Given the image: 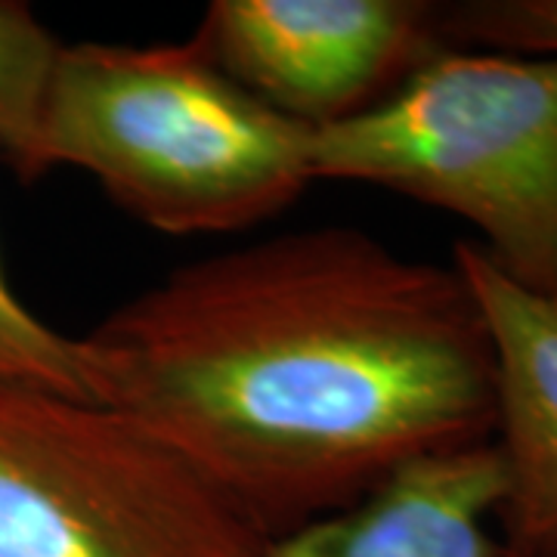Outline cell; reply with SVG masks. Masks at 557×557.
<instances>
[{
	"label": "cell",
	"instance_id": "cell-1",
	"mask_svg": "<svg viewBox=\"0 0 557 557\" xmlns=\"http://www.w3.org/2000/svg\"><path fill=\"white\" fill-rule=\"evenodd\" d=\"M97 403L143 421L267 539L418 458L493 440L496 357L456 263L307 226L183 263L81 335Z\"/></svg>",
	"mask_w": 557,
	"mask_h": 557
},
{
	"label": "cell",
	"instance_id": "cell-7",
	"mask_svg": "<svg viewBox=\"0 0 557 557\" xmlns=\"http://www.w3.org/2000/svg\"><path fill=\"white\" fill-rule=\"evenodd\" d=\"M496 446L418 458L338 515L267 539L260 557H515L496 536Z\"/></svg>",
	"mask_w": 557,
	"mask_h": 557
},
{
	"label": "cell",
	"instance_id": "cell-10",
	"mask_svg": "<svg viewBox=\"0 0 557 557\" xmlns=\"http://www.w3.org/2000/svg\"><path fill=\"white\" fill-rule=\"evenodd\" d=\"M449 47L557 57V0H465L443 3Z\"/></svg>",
	"mask_w": 557,
	"mask_h": 557
},
{
	"label": "cell",
	"instance_id": "cell-5",
	"mask_svg": "<svg viewBox=\"0 0 557 557\" xmlns=\"http://www.w3.org/2000/svg\"><path fill=\"white\" fill-rule=\"evenodd\" d=\"M193 38L313 134L372 112L449 47L443 3L431 0H214Z\"/></svg>",
	"mask_w": 557,
	"mask_h": 557
},
{
	"label": "cell",
	"instance_id": "cell-8",
	"mask_svg": "<svg viewBox=\"0 0 557 557\" xmlns=\"http://www.w3.org/2000/svg\"><path fill=\"white\" fill-rule=\"evenodd\" d=\"M62 44L22 0H0V161L22 183L47 177L44 131Z\"/></svg>",
	"mask_w": 557,
	"mask_h": 557
},
{
	"label": "cell",
	"instance_id": "cell-6",
	"mask_svg": "<svg viewBox=\"0 0 557 557\" xmlns=\"http://www.w3.org/2000/svg\"><path fill=\"white\" fill-rule=\"evenodd\" d=\"M453 263L496 357V536L515 557H557V307L508 282L471 239L453 245Z\"/></svg>",
	"mask_w": 557,
	"mask_h": 557
},
{
	"label": "cell",
	"instance_id": "cell-3",
	"mask_svg": "<svg viewBox=\"0 0 557 557\" xmlns=\"http://www.w3.org/2000/svg\"><path fill=\"white\" fill-rule=\"evenodd\" d=\"M310 168L471 223L502 276L557 307V57L446 47L372 112L317 131Z\"/></svg>",
	"mask_w": 557,
	"mask_h": 557
},
{
	"label": "cell",
	"instance_id": "cell-4",
	"mask_svg": "<svg viewBox=\"0 0 557 557\" xmlns=\"http://www.w3.org/2000/svg\"><path fill=\"white\" fill-rule=\"evenodd\" d=\"M239 505L115 406L0 384V557H260Z\"/></svg>",
	"mask_w": 557,
	"mask_h": 557
},
{
	"label": "cell",
	"instance_id": "cell-9",
	"mask_svg": "<svg viewBox=\"0 0 557 557\" xmlns=\"http://www.w3.org/2000/svg\"><path fill=\"white\" fill-rule=\"evenodd\" d=\"M0 384L94 399L81 338L62 335L16 295L0 260Z\"/></svg>",
	"mask_w": 557,
	"mask_h": 557
},
{
	"label": "cell",
	"instance_id": "cell-2",
	"mask_svg": "<svg viewBox=\"0 0 557 557\" xmlns=\"http://www.w3.org/2000/svg\"><path fill=\"white\" fill-rule=\"evenodd\" d=\"M313 131L230 78L199 40L65 44L44 168H75L149 230L239 233L313 180Z\"/></svg>",
	"mask_w": 557,
	"mask_h": 557
}]
</instances>
